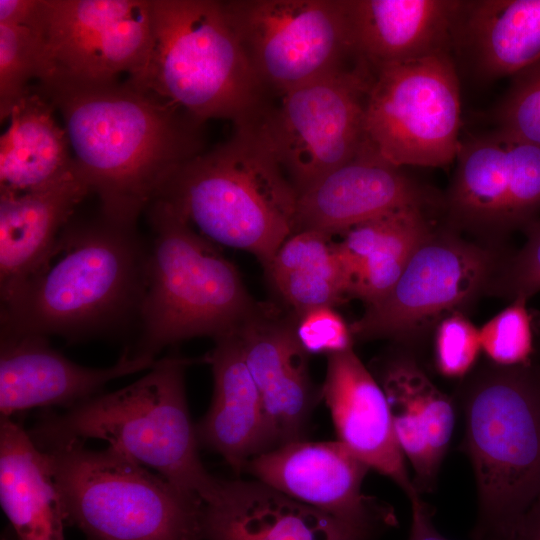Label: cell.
<instances>
[{"mask_svg":"<svg viewBox=\"0 0 540 540\" xmlns=\"http://www.w3.org/2000/svg\"><path fill=\"white\" fill-rule=\"evenodd\" d=\"M37 89L63 121L76 175L107 218L136 225L173 173L200 154V123L126 79L49 78Z\"/></svg>","mask_w":540,"mask_h":540,"instance_id":"6da1fadb","label":"cell"},{"mask_svg":"<svg viewBox=\"0 0 540 540\" xmlns=\"http://www.w3.org/2000/svg\"><path fill=\"white\" fill-rule=\"evenodd\" d=\"M147 245L136 225L69 223L43 263L1 297V331L79 340L138 317Z\"/></svg>","mask_w":540,"mask_h":540,"instance_id":"7a4b0ae2","label":"cell"},{"mask_svg":"<svg viewBox=\"0 0 540 540\" xmlns=\"http://www.w3.org/2000/svg\"><path fill=\"white\" fill-rule=\"evenodd\" d=\"M235 127L228 140L180 166L155 199L212 243L246 251L266 267L294 233L298 192L259 121Z\"/></svg>","mask_w":540,"mask_h":540,"instance_id":"3957f363","label":"cell"},{"mask_svg":"<svg viewBox=\"0 0 540 540\" xmlns=\"http://www.w3.org/2000/svg\"><path fill=\"white\" fill-rule=\"evenodd\" d=\"M464 417L459 450L477 488L472 540H512L540 494V378L527 364L490 363L456 393Z\"/></svg>","mask_w":540,"mask_h":540,"instance_id":"277c9868","label":"cell"},{"mask_svg":"<svg viewBox=\"0 0 540 540\" xmlns=\"http://www.w3.org/2000/svg\"><path fill=\"white\" fill-rule=\"evenodd\" d=\"M191 363L175 355L157 359L134 383L99 394L65 413L44 414L28 433L40 449L70 440H104L197 494L204 503L210 502L221 479L211 475L200 458L185 390V371Z\"/></svg>","mask_w":540,"mask_h":540,"instance_id":"5b68a950","label":"cell"},{"mask_svg":"<svg viewBox=\"0 0 540 540\" xmlns=\"http://www.w3.org/2000/svg\"><path fill=\"white\" fill-rule=\"evenodd\" d=\"M145 283L138 311L140 338L130 353L156 359L186 339L230 334L258 304L236 266L166 201L147 209Z\"/></svg>","mask_w":540,"mask_h":540,"instance_id":"8992f818","label":"cell"},{"mask_svg":"<svg viewBox=\"0 0 540 540\" xmlns=\"http://www.w3.org/2000/svg\"><path fill=\"white\" fill-rule=\"evenodd\" d=\"M154 45L135 85L170 101L202 124L260 120V83L223 1L152 0Z\"/></svg>","mask_w":540,"mask_h":540,"instance_id":"52a82bcc","label":"cell"},{"mask_svg":"<svg viewBox=\"0 0 540 540\" xmlns=\"http://www.w3.org/2000/svg\"><path fill=\"white\" fill-rule=\"evenodd\" d=\"M48 455L67 525L86 540H203L204 501L121 451L70 440Z\"/></svg>","mask_w":540,"mask_h":540,"instance_id":"ba28073f","label":"cell"},{"mask_svg":"<svg viewBox=\"0 0 540 540\" xmlns=\"http://www.w3.org/2000/svg\"><path fill=\"white\" fill-rule=\"evenodd\" d=\"M373 72L364 109L367 144L399 168L453 162L461 141V99L450 53Z\"/></svg>","mask_w":540,"mask_h":540,"instance_id":"9c48e42d","label":"cell"},{"mask_svg":"<svg viewBox=\"0 0 540 540\" xmlns=\"http://www.w3.org/2000/svg\"><path fill=\"white\" fill-rule=\"evenodd\" d=\"M362 61L282 94L260 127L298 194L352 160L366 144L364 109L373 78Z\"/></svg>","mask_w":540,"mask_h":540,"instance_id":"30bf717a","label":"cell"},{"mask_svg":"<svg viewBox=\"0 0 540 540\" xmlns=\"http://www.w3.org/2000/svg\"><path fill=\"white\" fill-rule=\"evenodd\" d=\"M262 86L282 94L355 55L348 0L223 1Z\"/></svg>","mask_w":540,"mask_h":540,"instance_id":"8fae6325","label":"cell"},{"mask_svg":"<svg viewBox=\"0 0 540 540\" xmlns=\"http://www.w3.org/2000/svg\"><path fill=\"white\" fill-rule=\"evenodd\" d=\"M495 255L451 231H434L380 301L350 325L354 338L408 342L490 286Z\"/></svg>","mask_w":540,"mask_h":540,"instance_id":"7c38bea8","label":"cell"},{"mask_svg":"<svg viewBox=\"0 0 540 540\" xmlns=\"http://www.w3.org/2000/svg\"><path fill=\"white\" fill-rule=\"evenodd\" d=\"M44 72L83 82L138 79L153 45L152 0H47Z\"/></svg>","mask_w":540,"mask_h":540,"instance_id":"4fadbf2b","label":"cell"},{"mask_svg":"<svg viewBox=\"0 0 540 540\" xmlns=\"http://www.w3.org/2000/svg\"><path fill=\"white\" fill-rule=\"evenodd\" d=\"M370 470L338 440H300L254 457L244 472L301 503L379 537L397 525V518L389 504L362 492Z\"/></svg>","mask_w":540,"mask_h":540,"instance_id":"5bb4252c","label":"cell"},{"mask_svg":"<svg viewBox=\"0 0 540 540\" xmlns=\"http://www.w3.org/2000/svg\"><path fill=\"white\" fill-rule=\"evenodd\" d=\"M297 316L258 304L237 328L245 363L261 397L271 450L305 440L321 386L309 372V353L296 333Z\"/></svg>","mask_w":540,"mask_h":540,"instance_id":"9a60e30c","label":"cell"},{"mask_svg":"<svg viewBox=\"0 0 540 540\" xmlns=\"http://www.w3.org/2000/svg\"><path fill=\"white\" fill-rule=\"evenodd\" d=\"M0 332L1 417L38 407L70 409L99 395L108 382L149 370L157 361L126 350L114 365L91 368L52 348L45 336Z\"/></svg>","mask_w":540,"mask_h":540,"instance_id":"2e32d148","label":"cell"},{"mask_svg":"<svg viewBox=\"0 0 540 540\" xmlns=\"http://www.w3.org/2000/svg\"><path fill=\"white\" fill-rule=\"evenodd\" d=\"M369 369L386 396L398 442L413 468L416 491L434 492L454 432V400L431 381L407 349L385 352Z\"/></svg>","mask_w":540,"mask_h":540,"instance_id":"e0dca14e","label":"cell"},{"mask_svg":"<svg viewBox=\"0 0 540 540\" xmlns=\"http://www.w3.org/2000/svg\"><path fill=\"white\" fill-rule=\"evenodd\" d=\"M203 540H376L378 536L258 480L221 479L204 503Z\"/></svg>","mask_w":540,"mask_h":540,"instance_id":"ac0fdd59","label":"cell"},{"mask_svg":"<svg viewBox=\"0 0 540 540\" xmlns=\"http://www.w3.org/2000/svg\"><path fill=\"white\" fill-rule=\"evenodd\" d=\"M427 198L414 179L383 160L366 142L352 160L298 194L294 233L339 235L387 212L423 207Z\"/></svg>","mask_w":540,"mask_h":540,"instance_id":"d6986e66","label":"cell"},{"mask_svg":"<svg viewBox=\"0 0 540 540\" xmlns=\"http://www.w3.org/2000/svg\"><path fill=\"white\" fill-rule=\"evenodd\" d=\"M321 391L338 441L370 469L391 479L408 499L420 495L407 470L386 396L353 348L327 356Z\"/></svg>","mask_w":540,"mask_h":540,"instance_id":"ffe728a7","label":"cell"},{"mask_svg":"<svg viewBox=\"0 0 540 540\" xmlns=\"http://www.w3.org/2000/svg\"><path fill=\"white\" fill-rule=\"evenodd\" d=\"M463 1L348 0L356 57L371 70L454 47Z\"/></svg>","mask_w":540,"mask_h":540,"instance_id":"44dd1931","label":"cell"},{"mask_svg":"<svg viewBox=\"0 0 540 540\" xmlns=\"http://www.w3.org/2000/svg\"><path fill=\"white\" fill-rule=\"evenodd\" d=\"M213 375V395L196 424L200 447L213 451L236 473L271 450L263 405L235 332L215 339L205 356Z\"/></svg>","mask_w":540,"mask_h":540,"instance_id":"7402d4cb","label":"cell"},{"mask_svg":"<svg viewBox=\"0 0 540 540\" xmlns=\"http://www.w3.org/2000/svg\"><path fill=\"white\" fill-rule=\"evenodd\" d=\"M88 194L76 174L27 193L0 192L1 297L43 263Z\"/></svg>","mask_w":540,"mask_h":540,"instance_id":"603a6c76","label":"cell"},{"mask_svg":"<svg viewBox=\"0 0 540 540\" xmlns=\"http://www.w3.org/2000/svg\"><path fill=\"white\" fill-rule=\"evenodd\" d=\"M0 502L18 540H65L67 524L48 455L8 417L0 419Z\"/></svg>","mask_w":540,"mask_h":540,"instance_id":"cb8c5ba5","label":"cell"},{"mask_svg":"<svg viewBox=\"0 0 540 540\" xmlns=\"http://www.w3.org/2000/svg\"><path fill=\"white\" fill-rule=\"evenodd\" d=\"M433 229L423 207L409 206L356 224L341 235L338 253L349 297L366 306L384 298Z\"/></svg>","mask_w":540,"mask_h":540,"instance_id":"d4e9b609","label":"cell"},{"mask_svg":"<svg viewBox=\"0 0 540 540\" xmlns=\"http://www.w3.org/2000/svg\"><path fill=\"white\" fill-rule=\"evenodd\" d=\"M455 45L482 76L513 78L540 60V0L463 1Z\"/></svg>","mask_w":540,"mask_h":540,"instance_id":"484cf974","label":"cell"},{"mask_svg":"<svg viewBox=\"0 0 540 540\" xmlns=\"http://www.w3.org/2000/svg\"><path fill=\"white\" fill-rule=\"evenodd\" d=\"M54 112L32 86L15 105L0 140V192L27 193L76 174L66 132Z\"/></svg>","mask_w":540,"mask_h":540,"instance_id":"4316f807","label":"cell"},{"mask_svg":"<svg viewBox=\"0 0 540 540\" xmlns=\"http://www.w3.org/2000/svg\"><path fill=\"white\" fill-rule=\"evenodd\" d=\"M264 269L275 293L296 316L315 307H334L349 297L337 242L324 232L293 233Z\"/></svg>","mask_w":540,"mask_h":540,"instance_id":"83f0119b","label":"cell"},{"mask_svg":"<svg viewBox=\"0 0 540 540\" xmlns=\"http://www.w3.org/2000/svg\"><path fill=\"white\" fill-rule=\"evenodd\" d=\"M46 32L0 24V118H9L29 91L32 79L44 72Z\"/></svg>","mask_w":540,"mask_h":540,"instance_id":"f1b7e54d","label":"cell"},{"mask_svg":"<svg viewBox=\"0 0 540 540\" xmlns=\"http://www.w3.org/2000/svg\"><path fill=\"white\" fill-rule=\"evenodd\" d=\"M527 300L518 298L480 329L481 348L498 365L526 364L533 346Z\"/></svg>","mask_w":540,"mask_h":540,"instance_id":"f546056e","label":"cell"},{"mask_svg":"<svg viewBox=\"0 0 540 540\" xmlns=\"http://www.w3.org/2000/svg\"><path fill=\"white\" fill-rule=\"evenodd\" d=\"M495 119L498 129L540 146V60L513 77Z\"/></svg>","mask_w":540,"mask_h":540,"instance_id":"4dcf8cb0","label":"cell"},{"mask_svg":"<svg viewBox=\"0 0 540 540\" xmlns=\"http://www.w3.org/2000/svg\"><path fill=\"white\" fill-rule=\"evenodd\" d=\"M481 348L479 329L460 312L443 318L435 332L434 356L438 372L448 378L470 373Z\"/></svg>","mask_w":540,"mask_h":540,"instance_id":"1f68e13d","label":"cell"},{"mask_svg":"<svg viewBox=\"0 0 540 540\" xmlns=\"http://www.w3.org/2000/svg\"><path fill=\"white\" fill-rule=\"evenodd\" d=\"M525 244L490 283L493 292L511 301L523 298L528 300L540 291V221L528 226Z\"/></svg>","mask_w":540,"mask_h":540,"instance_id":"d6a6232c","label":"cell"},{"mask_svg":"<svg viewBox=\"0 0 540 540\" xmlns=\"http://www.w3.org/2000/svg\"><path fill=\"white\" fill-rule=\"evenodd\" d=\"M296 333L309 354L329 356L353 348L351 328L334 307H315L298 315Z\"/></svg>","mask_w":540,"mask_h":540,"instance_id":"836d02e7","label":"cell"},{"mask_svg":"<svg viewBox=\"0 0 540 540\" xmlns=\"http://www.w3.org/2000/svg\"><path fill=\"white\" fill-rule=\"evenodd\" d=\"M47 0H0V24L46 32Z\"/></svg>","mask_w":540,"mask_h":540,"instance_id":"e575fe53","label":"cell"},{"mask_svg":"<svg viewBox=\"0 0 540 540\" xmlns=\"http://www.w3.org/2000/svg\"><path fill=\"white\" fill-rule=\"evenodd\" d=\"M409 501L412 521L408 540H448L437 531L433 523V507L425 502L421 495L414 496Z\"/></svg>","mask_w":540,"mask_h":540,"instance_id":"d590c367","label":"cell"},{"mask_svg":"<svg viewBox=\"0 0 540 540\" xmlns=\"http://www.w3.org/2000/svg\"><path fill=\"white\" fill-rule=\"evenodd\" d=\"M512 540H540V494L527 511Z\"/></svg>","mask_w":540,"mask_h":540,"instance_id":"8d00e7d4","label":"cell"},{"mask_svg":"<svg viewBox=\"0 0 540 540\" xmlns=\"http://www.w3.org/2000/svg\"><path fill=\"white\" fill-rule=\"evenodd\" d=\"M1 540H18L17 536L13 532L12 528H6L1 536Z\"/></svg>","mask_w":540,"mask_h":540,"instance_id":"74e56055","label":"cell"}]
</instances>
